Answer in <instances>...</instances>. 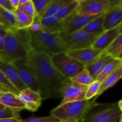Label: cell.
<instances>
[{
  "label": "cell",
  "mask_w": 122,
  "mask_h": 122,
  "mask_svg": "<svg viewBox=\"0 0 122 122\" xmlns=\"http://www.w3.org/2000/svg\"><path fill=\"white\" fill-rule=\"evenodd\" d=\"M41 17L36 14L35 16L34 17V20H33V23L31 25L30 27L28 29L29 30L33 32L43 30L41 22Z\"/></svg>",
  "instance_id": "e575fe53"
},
{
  "label": "cell",
  "mask_w": 122,
  "mask_h": 122,
  "mask_svg": "<svg viewBox=\"0 0 122 122\" xmlns=\"http://www.w3.org/2000/svg\"><path fill=\"white\" fill-rule=\"evenodd\" d=\"M122 78V66L107 76L102 82L96 98L98 97L104 92L113 87L120 79Z\"/></svg>",
  "instance_id": "ffe728a7"
},
{
  "label": "cell",
  "mask_w": 122,
  "mask_h": 122,
  "mask_svg": "<svg viewBox=\"0 0 122 122\" xmlns=\"http://www.w3.org/2000/svg\"><path fill=\"white\" fill-rule=\"evenodd\" d=\"M0 70L20 92L27 88L21 81L16 69L12 63L5 61L0 58Z\"/></svg>",
  "instance_id": "9a60e30c"
},
{
  "label": "cell",
  "mask_w": 122,
  "mask_h": 122,
  "mask_svg": "<svg viewBox=\"0 0 122 122\" xmlns=\"http://www.w3.org/2000/svg\"><path fill=\"white\" fill-rule=\"evenodd\" d=\"M78 0H72L66 4L54 16L57 17L61 20H64L67 17L76 11V8L78 5Z\"/></svg>",
  "instance_id": "d4e9b609"
},
{
  "label": "cell",
  "mask_w": 122,
  "mask_h": 122,
  "mask_svg": "<svg viewBox=\"0 0 122 122\" xmlns=\"http://www.w3.org/2000/svg\"><path fill=\"white\" fill-rule=\"evenodd\" d=\"M51 61L64 77L70 79L84 69V66L68 56L66 52H60L51 57Z\"/></svg>",
  "instance_id": "8992f818"
},
{
  "label": "cell",
  "mask_w": 122,
  "mask_h": 122,
  "mask_svg": "<svg viewBox=\"0 0 122 122\" xmlns=\"http://www.w3.org/2000/svg\"><path fill=\"white\" fill-rule=\"evenodd\" d=\"M122 116V112L117 103L97 104L81 122H116Z\"/></svg>",
  "instance_id": "5b68a950"
},
{
  "label": "cell",
  "mask_w": 122,
  "mask_h": 122,
  "mask_svg": "<svg viewBox=\"0 0 122 122\" xmlns=\"http://www.w3.org/2000/svg\"><path fill=\"white\" fill-rule=\"evenodd\" d=\"M5 44V36H0V52L2 51Z\"/></svg>",
  "instance_id": "74e56055"
},
{
  "label": "cell",
  "mask_w": 122,
  "mask_h": 122,
  "mask_svg": "<svg viewBox=\"0 0 122 122\" xmlns=\"http://www.w3.org/2000/svg\"><path fill=\"white\" fill-rule=\"evenodd\" d=\"M19 0H10L12 7L14 8V10L17 9L19 7Z\"/></svg>",
  "instance_id": "f35d334b"
},
{
  "label": "cell",
  "mask_w": 122,
  "mask_h": 122,
  "mask_svg": "<svg viewBox=\"0 0 122 122\" xmlns=\"http://www.w3.org/2000/svg\"><path fill=\"white\" fill-rule=\"evenodd\" d=\"M117 105H118V107H119V108H120V110L122 112V99L117 102Z\"/></svg>",
  "instance_id": "7bdbcfd3"
},
{
  "label": "cell",
  "mask_w": 122,
  "mask_h": 122,
  "mask_svg": "<svg viewBox=\"0 0 122 122\" xmlns=\"http://www.w3.org/2000/svg\"><path fill=\"white\" fill-rule=\"evenodd\" d=\"M17 96L25 106L26 110L32 112L38 110L43 100L40 93L27 88L21 91Z\"/></svg>",
  "instance_id": "7c38bea8"
},
{
  "label": "cell",
  "mask_w": 122,
  "mask_h": 122,
  "mask_svg": "<svg viewBox=\"0 0 122 122\" xmlns=\"http://www.w3.org/2000/svg\"><path fill=\"white\" fill-rule=\"evenodd\" d=\"M88 86L80 84L68 80L59 89V94L63 97L61 102L58 106L74 101L85 100Z\"/></svg>",
  "instance_id": "ba28073f"
},
{
  "label": "cell",
  "mask_w": 122,
  "mask_h": 122,
  "mask_svg": "<svg viewBox=\"0 0 122 122\" xmlns=\"http://www.w3.org/2000/svg\"><path fill=\"white\" fill-rule=\"evenodd\" d=\"M32 50L28 29H8L5 36V44L0 52V58L8 63L26 58Z\"/></svg>",
  "instance_id": "7a4b0ae2"
},
{
  "label": "cell",
  "mask_w": 122,
  "mask_h": 122,
  "mask_svg": "<svg viewBox=\"0 0 122 122\" xmlns=\"http://www.w3.org/2000/svg\"><path fill=\"white\" fill-rule=\"evenodd\" d=\"M100 15L92 17L83 16L78 14L76 11L74 12L64 20V26L63 32L71 33L82 30L89 21L94 20Z\"/></svg>",
  "instance_id": "8fae6325"
},
{
  "label": "cell",
  "mask_w": 122,
  "mask_h": 122,
  "mask_svg": "<svg viewBox=\"0 0 122 122\" xmlns=\"http://www.w3.org/2000/svg\"><path fill=\"white\" fill-rule=\"evenodd\" d=\"M101 14L94 20L89 21L82 30L99 36L105 32L103 27L104 14Z\"/></svg>",
  "instance_id": "7402d4cb"
},
{
  "label": "cell",
  "mask_w": 122,
  "mask_h": 122,
  "mask_svg": "<svg viewBox=\"0 0 122 122\" xmlns=\"http://www.w3.org/2000/svg\"><path fill=\"white\" fill-rule=\"evenodd\" d=\"M16 69L20 79L26 88L41 94V88L35 73L32 67L28 64L26 58L14 61L12 63Z\"/></svg>",
  "instance_id": "9c48e42d"
},
{
  "label": "cell",
  "mask_w": 122,
  "mask_h": 122,
  "mask_svg": "<svg viewBox=\"0 0 122 122\" xmlns=\"http://www.w3.org/2000/svg\"><path fill=\"white\" fill-rule=\"evenodd\" d=\"M119 5H120V7H121L122 8V1H120V4H119Z\"/></svg>",
  "instance_id": "bcb514c9"
},
{
  "label": "cell",
  "mask_w": 122,
  "mask_h": 122,
  "mask_svg": "<svg viewBox=\"0 0 122 122\" xmlns=\"http://www.w3.org/2000/svg\"><path fill=\"white\" fill-rule=\"evenodd\" d=\"M21 118H9L0 120V122H21Z\"/></svg>",
  "instance_id": "8d00e7d4"
},
{
  "label": "cell",
  "mask_w": 122,
  "mask_h": 122,
  "mask_svg": "<svg viewBox=\"0 0 122 122\" xmlns=\"http://www.w3.org/2000/svg\"><path fill=\"white\" fill-rule=\"evenodd\" d=\"M43 31L51 33H61L64 30V21L56 16L41 19Z\"/></svg>",
  "instance_id": "d6986e66"
},
{
  "label": "cell",
  "mask_w": 122,
  "mask_h": 122,
  "mask_svg": "<svg viewBox=\"0 0 122 122\" xmlns=\"http://www.w3.org/2000/svg\"><path fill=\"white\" fill-rule=\"evenodd\" d=\"M66 54L82 65L85 66L93 61L101 55L102 51L96 50L92 47L78 49V50H67Z\"/></svg>",
  "instance_id": "4fadbf2b"
},
{
  "label": "cell",
  "mask_w": 122,
  "mask_h": 122,
  "mask_svg": "<svg viewBox=\"0 0 122 122\" xmlns=\"http://www.w3.org/2000/svg\"><path fill=\"white\" fill-rule=\"evenodd\" d=\"M97 98L91 100H83L58 106L51 111V115L61 121L81 122L89 111L97 104Z\"/></svg>",
  "instance_id": "277c9868"
},
{
  "label": "cell",
  "mask_w": 122,
  "mask_h": 122,
  "mask_svg": "<svg viewBox=\"0 0 122 122\" xmlns=\"http://www.w3.org/2000/svg\"><path fill=\"white\" fill-rule=\"evenodd\" d=\"M0 7L11 12H14L15 11L14 8L12 7L10 0H0Z\"/></svg>",
  "instance_id": "d590c367"
},
{
  "label": "cell",
  "mask_w": 122,
  "mask_h": 122,
  "mask_svg": "<svg viewBox=\"0 0 122 122\" xmlns=\"http://www.w3.org/2000/svg\"><path fill=\"white\" fill-rule=\"evenodd\" d=\"M0 92H1V89H0Z\"/></svg>",
  "instance_id": "681fc988"
},
{
  "label": "cell",
  "mask_w": 122,
  "mask_h": 122,
  "mask_svg": "<svg viewBox=\"0 0 122 122\" xmlns=\"http://www.w3.org/2000/svg\"><path fill=\"white\" fill-rule=\"evenodd\" d=\"M76 12L83 16H95L106 13L111 7L110 0H78Z\"/></svg>",
  "instance_id": "30bf717a"
},
{
  "label": "cell",
  "mask_w": 122,
  "mask_h": 122,
  "mask_svg": "<svg viewBox=\"0 0 122 122\" xmlns=\"http://www.w3.org/2000/svg\"><path fill=\"white\" fill-rule=\"evenodd\" d=\"M69 80L86 86L90 85L92 83L95 81L90 73L85 68H84L82 71H80L77 75L70 78Z\"/></svg>",
  "instance_id": "484cf974"
},
{
  "label": "cell",
  "mask_w": 122,
  "mask_h": 122,
  "mask_svg": "<svg viewBox=\"0 0 122 122\" xmlns=\"http://www.w3.org/2000/svg\"><path fill=\"white\" fill-rule=\"evenodd\" d=\"M26 60L35 73L43 100L58 97L59 89L69 79L64 77L56 69L51 57L32 50L26 57Z\"/></svg>",
  "instance_id": "6da1fadb"
},
{
  "label": "cell",
  "mask_w": 122,
  "mask_h": 122,
  "mask_svg": "<svg viewBox=\"0 0 122 122\" xmlns=\"http://www.w3.org/2000/svg\"><path fill=\"white\" fill-rule=\"evenodd\" d=\"M28 0H19V7L20 5H22L25 4V3L27 2Z\"/></svg>",
  "instance_id": "b9f144b4"
},
{
  "label": "cell",
  "mask_w": 122,
  "mask_h": 122,
  "mask_svg": "<svg viewBox=\"0 0 122 122\" xmlns=\"http://www.w3.org/2000/svg\"><path fill=\"white\" fill-rule=\"evenodd\" d=\"M119 122H122V116L121 117V118L120 119V120H119Z\"/></svg>",
  "instance_id": "7dc6e473"
},
{
  "label": "cell",
  "mask_w": 122,
  "mask_h": 122,
  "mask_svg": "<svg viewBox=\"0 0 122 122\" xmlns=\"http://www.w3.org/2000/svg\"><path fill=\"white\" fill-rule=\"evenodd\" d=\"M64 122V121H60V122Z\"/></svg>",
  "instance_id": "c3c4849f"
},
{
  "label": "cell",
  "mask_w": 122,
  "mask_h": 122,
  "mask_svg": "<svg viewBox=\"0 0 122 122\" xmlns=\"http://www.w3.org/2000/svg\"><path fill=\"white\" fill-rule=\"evenodd\" d=\"M18 8L30 16L34 17L36 15L35 8V6L32 0H28L26 3L22 5L19 6Z\"/></svg>",
  "instance_id": "d6a6232c"
},
{
  "label": "cell",
  "mask_w": 122,
  "mask_h": 122,
  "mask_svg": "<svg viewBox=\"0 0 122 122\" xmlns=\"http://www.w3.org/2000/svg\"><path fill=\"white\" fill-rule=\"evenodd\" d=\"M69 0H52L51 3L46 9V11L42 15V18L54 16L56 13L66 4L69 2ZM41 18V19H42Z\"/></svg>",
  "instance_id": "4316f807"
},
{
  "label": "cell",
  "mask_w": 122,
  "mask_h": 122,
  "mask_svg": "<svg viewBox=\"0 0 122 122\" xmlns=\"http://www.w3.org/2000/svg\"><path fill=\"white\" fill-rule=\"evenodd\" d=\"M0 89L1 92H8L19 95V91L0 70Z\"/></svg>",
  "instance_id": "83f0119b"
},
{
  "label": "cell",
  "mask_w": 122,
  "mask_h": 122,
  "mask_svg": "<svg viewBox=\"0 0 122 122\" xmlns=\"http://www.w3.org/2000/svg\"><path fill=\"white\" fill-rule=\"evenodd\" d=\"M7 108V107H5V106H3L2 104H1V103H0V110H2V109H4V108Z\"/></svg>",
  "instance_id": "f6af8a7d"
},
{
  "label": "cell",
  "mask_w": 122,
  "mask_h": 122,
  "mask_svg": "<svg viewBox=\"0 0 122 122\" xmlns=\"http://www.w3.org/2000/svg\"><path fill=\"white\" fill-rule=\"evenodd\" d=\"M9 118H20L19 112L13 110L9 108L0 110V120Z\"/></svg>",
  "instance_id": "836d02e7"
},
{
  "label": "cell",
  "mask_w": 122,
  "mask_h": 122,
  "mask_svg": "<svg viewBox=\"0 0 122 122\" xmlns=\"http://www.w3.org/2000/svg\"><path fill=\"white\" fill-rule=\"evenodd\" d=\"M101 82L95 81L90 85L88 86L87 91L86 92L85 100H91L94 97H96L99 89L100 88V86H101Z\"/></svg>",
  "instance_id": "4dcf8cb0"
},
{
  "label": "cell",
  "mask_w": 122,
  "mask_h": 122,
  "mask_svg": "<svg viewBox=\"0 0 122 122\" xmlns=\"http://www.w3.org/2000/svg\"><path fill=\"white\" fill-rule=\"evenodd\" d=\"M15 20V28L17 29H29L32 25L34 17L27 15L19 8L14 11Z\"/></svg>",
  "instance_id": "44dd1931"
},
{
  "label": "cell",
  "mask_w": 122,
  "mask_h": 122,
  "mask_svg": "<svg viewBox=\"0 0 122 122\" xmlns=\"http://www.w3.org/2000/svg\"><path fill=\"white\" fill-rule=\"evenodd\" d=\"M60 36L67 48V50H78L91 47L98 36L89 33L83 30L71 33L62 32Z\"/></svg>",
  "instance_id": "52a82bcc"
},
{
  "label": "cell",
  "mask_w": 122,
  "mask_h": 122,
  "mask_svg": "<svg viewBox=\"0 0 122 122\" xmlns=\"http://www.w3.org/2000/svg\"><path fill=\"white\" fill-rule=\"evenodd\" d=\"M29 32L32 50L37 52L46 54L51 57L56 54L67 51L60 33H51L43 30Z\"/></svg>",
  "instance_id": "3957f363"
},
{
  "label": "cell",
  "mask_w": 122,
  "mask_h": 122,
  "mask_svg": "<svg viewBox=\"0 0 122 122\" xmlns=\"http://www.w3.org/2000/svg\"><path fill=\"white\" fill-rule=\"evenodd\" d=\"M122 23V8L120 5L111 6L104 14L103 27L105 31L117 27Z\"/></svg>",
  "instance_id": "5bb4252c"
},
{
  "label": "cell",
  "mask_w": 122,
  "mask_h": 122,
  "mask_svg": "<svg viewBox=\"0 0 122 122\" xmlns=\"http://www.w3.org/2000/svg\"><path fill=\"white\" fill-rule=\"evenodd\" d=\"M119 35V32L117 27L105 31L97 37L91 47L101 51H105L113 43Z\"/></svg>",
  "instance_id": "e0dca14e"
},
{
  "label": "cell",
  "mask_w": 122,
  "mask_h": 122,
  "mask_svg": "<svg viewBox=\"0 0 122 122\" xmlns=\"http://www.w3.org/2000/svg\"><path fill=\"white\" fill-rule=\"evenodd\" d=\"M0 103L7 108L20 112L26 110L24 104L19 100L17 95L8 92H0Z\"/></svg>",
  "instance_id": "ac0fdd59"
},
{
  "label": "cell",
  "mask_w": 122,
  "mask_h": 122,
  "mask_svg": "<svg viewBox=\"0 0 122 122\" xmlns=\"http://www.w3.org/2000/svg\"><path fill=\"white\" fill-rule=\"evenodd\" d=\"M122 66V63L121 60L119 59V58H114V59L112 60L110 63H108L105 66L103 70L101 71V72L97 76L95 81L102 82L107 76H109L113 71H115L116 69H117L118 68H119Z\"/></svg>",
  "instance_id": "cb8c5ba5"
},
{
  "label": "cell",
  "mask_w": 122,
  "mask_h": 122,
  "mask_svg": "<svg viewBox=\"0 0 122 122\" xmlns=\"http://www.w3.org/2000/svg\"><path fill=\"white\" fill-rule=\"evenodd\" d=\"M0 25L7 29H16L14 12H11L0 7Z\"/></svg>",
  "instance_id": "603a6c76"
},
{
  "label": "cell",
  "mask_w": 122,
  "mask_h": 122,
  "mask_svg": "<svg viewBox=\"0 0 122 122\" xmlns=\"http://www.w3.org/2000/svg\"><path fill=\"white\" fill-rule=\"evenodd\" d=\"M121 61H122V59L121 60Z\"/></svg>",
  "instance_id": "f907efd6"
},
{
  "label": "cell",
  "mask_w": 122,
  "mask_h": 122,
  "mask_svg": "<svg viewBox=\"0 0 122 122\" xmlns=\"http://www.w3.org/2000/svg\"><path fill=\"white\" fill-rule=\"evenodd\" d=\"M117 29H118V30H119V33H122V23L120 24V25L118 26Z\"/></svg>",
  "instance_id": "ee69618b"
},
{
  "label": "cell",
  "mask_w": 122,
  "mask_h": 122,
  "mask_svg": "<svg viewBox=\"0 0 122 122\" xmlns=\"http://www.w3.org/2000/svg\"><path fill=\"white\" fill-rule=\"evenodd\" d=\"M35 8L36 14L42 18L52 0H32Z\"/></svg>",
  "instance_id": "f546056e"
},
{
  "label": "cell",
  "mask_w": 122,
  "mask_h": 122,
  "mask_svg": "<svg viewBox=\"0 0 122 122\" xmlns=\"http://www.w3.org/2000/svg\"><path fill=\"white\" fill-rule=\"evenodd\" d=\"M122 46V33H119L115 40L112 44L103 52L107 54L110 55L114 57L116 54L120 50Z\"/></svg>",
  "instance_id": "f1b7e54d"
},
{
  "label": "cell",
  "mask_w": 122,
  "mask_h": 122,
  "mask_svg": "<svg viewBox=\"0 0 122 122\" xmlns=\"http://www.w3.org/2000/svg\"><path fill=\"white\" fill-rule=\"evenodd\" d=\"M114 58V57L112 56L107 54L102 51L101 55L97 59L89 63V64H86L84 66V67L88 70L95 81L97 76L103 70L105 66Z\"/></svg>",
  "instance_id": "2e32d148"
},
{
  "label": "cell",
  "mask_w": 122,
  "mask_h": 122,
  "mask_svg": "<svg viewBox=\"0 0 122 122\" xmlns=\"http://www.w3.org/2000/svg\"><path fill=\"white\" fill-rule=\"evenodd\" d=\"M114 58H119V59H120V60L122 59V46L121 48L117 51V52L115 56H114Z\"/></svg>",
  "instance_id": "60d3db41"
},
{
  "label": "cell",
  "mask_w": 122,
  "mask_h": 122,
  "mask_svg": "<svg viewBox=\"0 0 122 122\" xmlns=\"http://www.w3.org/2000/svg\"><path fill=\"white\" fill-rule=\"evenodd\" d=\"M61 120L50 115L46 117H31L25 119H21V122H59Z\"/></svg>",
  "instance_id": "1f68e13d"
},
{
  "label": "cell",
  "mask_w": 122,
  "mask_h": 122,
  "mask_svg": "<svg viewBox=\"0 0 122 122\" xmlns=\"http://www.w3.org/2000/svg\"><path fill=\"white\" fill-rule=\"evenodd\" d=\"M7 30L4 27L0 25V36H5L6 33H7Z\"/></svg>",
  "instance_id": "ab89813d"
}]
</instances>
